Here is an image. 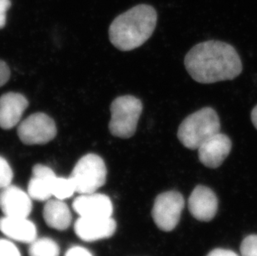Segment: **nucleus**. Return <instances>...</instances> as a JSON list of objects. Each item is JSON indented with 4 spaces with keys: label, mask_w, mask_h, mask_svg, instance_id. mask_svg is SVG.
Returning <instances> with one entry per match:
<instances>
[{
    "label": "nucleus",
    "mask_w": 257,
    "mask_h": 256,
    "mask_svg": "<svg viewBox=\"0 0 257 256\" xmlns=\"http://www.w3.org/2000/svg\"><path fill=\"white\" fill-rule=\"evenodd\" d=\"M143 107L141 100L130 95L113 100L110 106L111 134L123 139L132 138L136 133Z\"/></svg>",
    "instance_id": "20e7f679"
},
{
    "label": "nucleus",
    "mask_w": 257,
    "mask_h": 256,
    "mask_svg": "<svg viewBox=\"0 0 257 256\" xmlns=\"http://www.w3.org/2000/svg\"><path fill=\"white\" fill-rule=\"evenodd\" d=\"M59 246L54 239L40 238L32 242L29 247V256H59Z\"/></svg>",
    "instance_id": "f3484780"
},
{
    "label": "nucleus",
    "mask_w": 257,
    "mask_h": 256,
    "mask_svg": "<svg viewBox=\"0 0 257 256\" xmlns=\"http://www.w3.org/2000/svg\"><path fill=\"white\" fill-rule=\"evenodd\" d=\"M33 176L28 186V193L33 200L49 201L53 196V188L57 176L50 167L37 164L33 167Z\"/></svg>",
    "instance_id": "4468645a"
},
{
    "label": "nucleus",
    "mask_w": 257,
    "mask_h": 256,
    "mask_svg": "<svg viewBox=\"0 0 257 256\" xmlns=\"http://www.w3.org/2000/svg\"><path fill=\"white\" fill-rule=\"evenodd\" d=\"M218 114L211 107H203L190 114L180 124L177 138L185 148L197 150L209 138L220 133Z\"/></svg>",
    "instance_id": "7ed1b4c3"
},
{
    "label": "nucleus",
    "mask_w": 257,
    "mask_h": 256,
    "mask_svg": "<svg viewBox=\"0 0 257 256\" xmlns=\"http://www.w3.org/2000/svg\"><path fill=\"white\" fill-rule=\"evenodd\" d=\"M232 143L228 136L219 133L201 144L198 150L200 162L208 168H217L230 154Z\"/></svg>",
    "instance_id": "6e6552de"
},
{
    "label": "nucleus",
    "mask_w": 257,
    "mask_h": 256,
    "mask_svg": "<svg viewBox=\"0 0 257 256\" xmlns=\"http://www.w3.org/2000/svg\"><path fill=\"white\" fill-rule=\"evenodd\" d=\"M184 64L192 79L202 84L232 80L242 72V63L235 48L216 40L192 47L185 57Z\"/></svg>",
    "instance_id": "f257e3e1"
},
{
    "label": "nucleus",
    "mask_w": 257,
    "mask_h": 256,
    "mask_svg": "<svg viewBox=\"0 0 257 256\" xmlns=\"http://www.w3.org/2000/svg\"><path fill=\"white\" fill-rule=\"evenodd\" d=\"M242 256H257V235L252 234L244 239L240 244Z\"/></svg>",
    "instance_id": "aec40b11"
},
{
    "label": "nucleus",
    "mask_w": 257,
    "mask_h": 256,
    "mask_svg": "<svg viewBox=\"0 0 257 256\" xmlns=\"http://www.w3.org/2000/svg\"><path fill=\"white\" fill-rule=\"evenodd\" d=\"M251 121L257 130V105L251 111Z\"/></svg>",
    "instance_id": "a878e982"
},
{
    "label": "nucleus",
    "mask_w": 257,
    "mask_h": 256,
    "mask_svg": "<svg viewBox=\"0 0 257 256\" xmlns=\"http://www.w3.org/2000/svg\"><path fill=\"white\" fill-rule=\"evenodd\" d=\"M116 230V223L112 217H79L74 225L77 236L87 242L110 238Z\"/></svg>",
    "instance_id": "1a4fd4ad"
},
{
    "label": "nucleus",
    "mask_w": 257,
    "mask_h": 256,
    "mask_svg": "<svg viewBox=\"0 0 257 256\" xmlns=\"http://www.w3.org/2000/svg\"><path fill=\"white\" fill-rule=\"evenodd\" d=\"M207 256H239L229 249H216L209 253Z\"/></svg>",
    "instance_id": "393cba45"
},
{
    "label": "nucleus",
    "mask_w": 257,
    "mask_h": 256,
    "mask_svg": "<svg viewBox=\"0 0 257 256\" xmlns=\"http://www.w3.org/2000/svg\"><path fill=\"white\" fill-rule=\"evenodd\" d=\"M158 14L151 5H139L121 14L109 27V39L121 51H131L145 44L153 35Z\"/></svg>",
    "instance_id": "f03ea898"
},
{
    "label": "nucleus",
    "mask_w": 257,
    "mask_h": 256,
    "mask_svg": "<svg viewBox=\"0 0 257 256\" xmlns=\"http://www.w3.org/2000/svg\"><path fill=\"white\" fill-rule=\"evenodd\" d=\"M107 167L102 157L89 153L78 160L70 177L75 184L76 192L94 193L107 180Z\"/></svg>",
    "instance_id": "39448f33"
},
{
    "label": "nucleus",
    "mask_w": 257,
    "mask_h": 256,
    "mask_svg": "<svg viewBox=\"0 0 257 256\" xmlns=\"http://www.w3.org/2000/svg\"><path fill=\"white\" fill-rule=\"evenodd\" d=\"M10 77V70L7 63L0 60V87L7 83Z\"/></svg>",
    "instance_id": "5701e85b"
},
{
    "label": "nucleus",
    "mask_w": 257,
    "mask_h": 256,
    "mask_svg": "<svg viewBox=\"0 0 257 256\" xmlns=\"http://www.w3.org/2000/svg\"><path fill=\"white\" fill-rule=\"evenodd\" d=\"M65 256H93L91 252L81 246L72 247L66 252Z\"/></svg>",
    "instance_id": "b1692460"
},
{
    "label": "nucleus",
    "mask_w": 257,
    "mask_h": 256,
    "mask_svg": "<svg viewBox=\"0 0 257 256\" xmlns=\"http://www.w3.org/2000/svg\"><path fill=\"white\" fill-rule=\"evenodd\" d=\"M73 208L80 217H112L113 205L108 196L103 194H82L74 200Z\"/></svg>",
    "instance_id": "9d476101"
},
{
    "label": "nucleus",
    "mask_w": 257,
    "mask_h": 256,
    "mask_svg": "<svg viewBox=\"0 0 257 256\" xmlns=\"http://www.w3.org/2000/svg\"><path fill=\"white\" fill-rule=\"evenodd\" d=\"M188 209L193 217L201 221H209L215 217L218 209L216 194L207 186H196L188 200Z\"/></svg>",
    "instance_id": "f8f14e48"
},
{
    "label": "nucleus",
    "mask_w": 257,
    "mask_h": 256,
    "mask_svg": "<svg viewBox=\"0 0 257 256\" xmlns=\"http://www.w3.org/2000/svg\"><path fill=\"white\" fill-rule=\"evenodd\" d=\"M184 208V198L177 191L160 194L156 198L153 208V217L156 225L163 231H172L179 222Z\"/></svg>",
    "instance_id": "0eeeda50"
},
{
    "label": "nucleus",
    "mask_w": 257,
    "mask_h": 256,
    "mask_svg": "<svg viewBox=\"0 0 257 256\" xmlns=\"http://www.w3.org/2000/svg\"><path fill=\"white\" fill-rule=\"evenodd\" d=\"M29 193L10 185L0 191V209L5 216L28 218L33 207Z\"/></svg>",
    "instance_id": "9b49d317"
},
{
    "label": "nucleus",
    "mask_w": 257,
    "mask_h": 256,
    "mask_svg": "<svg viewBox=\"0 0 257 256\" xmlns=\"http://www.w3.org/2000/svg\"><path fill=\"white\" fill-rule=\"evenodd\" d=\"M14 173L9 162L0 156V190L11 185Z\"/></svg>",
    "instance_id": "6ab92c4d"
},
{
    "label": "nucleus",
    "mask_w": 257,
    "mask_h": 256,
    "mask_svg": "<svg viewBox=\"0 0 257 256\" xmlns=\"http://www.w3.org/2000/svg\"><path fill=\"white\" fill-rule=\"evenodd\" d=\"M29 106L27 98L19 92H7L0 97V127L10 130L17 126Z\"/></svg>",
    "instance_id": "ddd939ff"
},
{
    "label": "nucleus",
    "mask_w": 257,
    "mask_h": 256,
    "mask_svg": "<svg viewBox=\"0 0 257 256\" xmlns=\"http://www.w3.org/2000/svg\"><path fill=\"white\" fill-rule=\"evenodd\" d=\"M75 192V184L70 177L68 178L57 177L53 188V196L63 201L70 198Z\"/></svg>",
    "instance_id": "a211bd4d"
},
{
    "label": "nucleus",
    "mask_w": 257,
    "mask_h": 256,
    "mask_svg": "<svg viewBox=\"0 0 257 256\" xmlns=\"http://www.w3.org/2000/svg\"><path fill=\"white\" fill-rule=\"evenodd\" d=\"M0 231L10 239L30 243L37 239V229L28 218L5 216L0 219Z\"/></svg>",
    "instance_id": "2eb2a0df"
},
{
    "label": "nucleus",
    "mask_w": 257,
    "mask_h": 256,
    "mask_svg": "<svg viewBox=\"0 0 257 256\" xmlns=\"http://www.w3.org/2000/svg\"><path fill=\"white\" fill-rule=\"evenodd\" d=\"M0 256H21V253L12 241L0 239Z\"/></svg>",
    "instance_id": "412c9836"
},
{
    "label": "nucleus",
    "mask_w": 257,
    "mask_h": 256,
    "mask_svg": "<svg viewBox=\"0 0 257 256\" xmlns=\"http://www.w3.org/2000/svg\"><path fill=\"white\" fill-rule=\"evenodd\" d=\"M17 132L25 145H44L56 137L57 126L54 119L47 114L36 112L21 121Z\"/></svg>",
    "instance_id": "423d86ee"
},
{
    "label": "nucleus",
    "mask_w": 257,
    "mask_h": 256,
    "mask_svg": "<svg viewBox=\"0 0 257 256\" xmlns=\"http://www.w3.org/2000/svg\"><path fill=\"white\" fill-rule=\"evenodd\" d=\"M43 215L47 225L55 230H66L72 223V214L68 205L57 198L47 201Z\"/></svg>",
    "instance_id": "dca6fc26"
},
{
    "label": "nucleus",
    "mask_w": 257,
    "mask_h": 256,
    "mask_svg": "<svg viewBox=\"0 0 257 256\" xmlns=\"http://www.w3.org/2000/svg\"><path fill=\"white\" fill-rule=\"evenodd\" d=\"M10 7V0H0V29L5 28L6 25V14Z\"/></svg>",
    "instance_id": "4be33fe9"
}]
</instances>
